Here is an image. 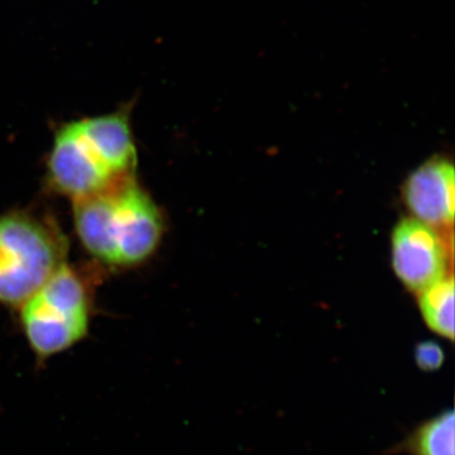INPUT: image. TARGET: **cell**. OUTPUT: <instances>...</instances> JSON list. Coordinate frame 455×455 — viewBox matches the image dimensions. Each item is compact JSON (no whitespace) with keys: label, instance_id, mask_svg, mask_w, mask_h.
<instances>
[{"label":"cell","instance_id":"obj_3","mask_svg":"<svg viewBox=\"0 0 455 455\" xmlns=\"http://www.w3.org/2000/svg\"><path fill=\"white\" fill-rule=\"evenodd\" d=\"M18 310L20 331L42 370L88 338L94 316L92 283L65 262Z\"/></svg>","mask_w":455,"mask_h":455},{"label":"cell","instance_id":"obj_1","mask_svg":"<svg viewBox=\"0 0 455 455\" xmlns=\"http://www.w3.org/2000/svg\"><path fill=\"white\" fill-rule=\"evenodd\" d=\"M131 114L127 103L60 125L47 160L51 187L76 202L134 178L139 154Z\"/></svg>","mask_w":455,"mask_h":455},{"label":"cell","instance_id":"obj_4","mask_svg":"<svg viewBox=\"0 0 455 455\" xmlns=\"http://www.w3.org/2000/svg\"><path fill=\"white\" fill-rule=\"evenodd\" d=\"M55 224L26 212L0 214V304L18 309L66 262Z\"/></svg>","mask_w":455,"mask_h":455},{"label":"cell","instance_id":"obj_5","mask_svg":"<svg viewBox=\"0 0 455 455\" xmlns=\"http://www.w3.org/2000/svg\"><path fill=\"white\" fill-rule=\"evenodd\" d=\"M392 267L410 291L419 293L451 276L453 239L415 218L398 221L392 233Z\"/></svg>","mask_w":455,"mask_h":455},{"label":"cell","instance_id":"obj_9","mask_svg":"<svg viewBox=\"0 0 455 455\" xmlns=\"http://www.w3.org/2000/svg\"><path fill=\"white\" fill-rule=\"evenodd\" d=\"M444 350L435 341H423L415 348V363L427 372L438 371L444 363Z\"/></svg>","mask_w":455,"mask_h":455},{"label":"cell","instance_id":"obj_2","mask_svg":"<svg viewBox=\"0 0 455 455\" xmlns=\"http://www.w3.org/2000/svg\"><path fill=\"white\" fill-rule=\"evenodd\" d=\"M83 247L110 267L131 268L154 256L163 241V212L136 176L74 202Z\"/></svg>","mask_w":455,"mask_h":455},{"label":"cell","instance_id":"obj_8","mask_svg":"<svg viewBox=\"0 0 455 455\" xmlns=\"http://www.w3.org/2000/svg\"><path fill=\"white\" fill-rule=\"evenodd\" d=\"M425 324L434 333L454 340V278L448 276L419 292Z\"/></svg>","mask_w":455,"mask_h":455},{"label":"cell","instance_id":"obj_7","mask_svg":"<svg viewBox=\"0 0 455 455\" xmlns=\"http://www.w3.org/2000/svg\"><path fill=\"white\" fill-rule=\"evenodd\" d=\"M453 410L425 421L403 442L391 449L392 454L455 455Z\"/></svg>","mask_w":455,"mask_h":455},{"label":"cell","instance_id":"obj_6","mask_svg":"<svg viewBox=\"0 0 455 455\" xmlns=\"http://www.w3.org/2000/svg\"><path fill=\"white\" fill-rule=\"evenodd\" d=\"M454 166L445 158H433L407 178L403 200L412 218L435 229L451 230L455 214Z\"/></svg>","mask_w":455,"mask_h":455}]
</instances>
